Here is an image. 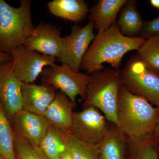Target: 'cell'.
Returning <instances> with one entry per match:
<instances>
[{
	"instance_id": "cell-6",
	"label": "cell",
	"mask_w": 159,
	"mask_h": 159,
	"mask_svg": "<svg viewBox=\"0 0 159 159\" xmlns=\"http://www.w3.org/2000/svg\"><path fill=\"white\" fill-rule=\"evenodd\" d=\"M40 76L42 83L51 85L56 91L59 90L74 104H76L77 96L84 100L89 82V75L87 74L76 72L63 63L46 67Z\"/></svg>"
},
{
	"instance_id": "cell-30",
	"label": "cell",
	"mask_w": 159,
	"mask_h": 159,
	"mask_svg": "<svg viewBox=\"0 0 159 159\" xmlns=\"http://www.w3.org/2000/svg\"><path fill=\"white\" fill-rule=\"evenodd\" d=\"M0 159H4V158L1 155V153H0Z\"/></svg>"
},
{
	"instance_id": "cell-29",
	"label": "cell",
	"mask_w": 159,
	"mask_h": 159,
	"mask_svg": "<svg viewBox=\"0 0 159 159\" xmlns=\"http://www.w3.org/2000/svg\"><path fill=\"white\" fill-rule=\"evenodd\" d=\"M149 3L153 8L159 11V0H150Z\"/></svg>"
},
{
	"instance_id": "cell-13",
	"label": "cell",
	"mask_w": 159,
	"mask_h": 159,
	"mask_svg": "<svg viewBox=\"0 0 159 159\" xmlns=\"http://www.w3.org/2000/svg\"><path fill=\"white\" fill-rule=\"evenodd\" d=\"M56 90L51 85L23 83L22 105L23 109L43 116L56 96Z\"/></svg>"
},
{
	"instance_id": "cell-22",
	"label": "cell",
	"mask_w": 159,
	"mask_h": 159,
	"mask_svg": "<svg viewBox=\"0 0 159 159\" xmlns=\"http://www.w3.org/2000/svg\"><path fill=\"white\" fill-rule=\"evenodd\" d=\"M136 56L148 68L159 74V35L146 39Z\"/></svg>"
},
{
	"instance_id": "cell-3",
	"label": "cell",
	"mask_w": 159,
	"mask_h": 159,
	"mask_svg": "<svg viewBox=\"0 0 159 159\" xmlns=\"http://www.w3.org/2000/svg\"><path fill=\"white\" fill-rule=\"evenodd\" d=\"M89 77L83 109L93 107L99 110L107 120L117 126L118 99L122 85L121 70L104 68Z\"/></svg>"
},
{
	"instance_id": "cell-11",
	"label": "cell",
	"mask_w": 159,
	"mask_h": 159,
	"mask_svg": "<svg viewBox=\"0 0 159 159\" xmlns=\"http://www.w3.org/2000/svg\"><path fill=\"white\" fill-rule=\"evenodd\" d=\"M22 84L13 74L12 61L0 63V100L11 118L22 109Z\"/></svg>"
},
{
	"instance_id": "cell-12",
	"label": "cell",
	"mask_w": 159,
	"mask_h": 159,
	"mask_svg": "<svg viewBox=\"0 0 159 159\" xmlns=\"http://www.w3.org/2000/svg\"><path fill=\"white\" fill-rule=\"evenodd\" d=\"M12 118L18 136L39 147L50 125L46 118L23 109Z\"/></svg>"
},
{
	"instance_id": "cell-24",
	"label": "cell",
	"mask_w": 159,
	"mask_h": 159,
	"mask_svg": "<svg viewBox=\"0 0 159 159\" xmlns=\"http://www.w3.org/2000/svg\"><path fill=\"white\" fill-rule=\"evenodd\" d=\"M16 137L15 145L19 159H48L39 147L21 137Z\"/></svg>"
},
{
	"instance_id": "cell-8",
	"label": "cell",
	"mask_w": 159,
	"mask_h": 159,
	"mask_svg": "<svg viewBox=\"0 0 159 159\" xmlns=\"http://www.w3.org/2000/svg\"><path fill=\"white\" fill-rule=\"evenodd\" d=\"M106 120L99 110L89 107L80 111L74 112L69 132L82 142L99 146L108 129Z\"/></svg>"
},
{
	"instance_id": "cell-18",
	"label": "cell",
	"mask_w": 159,
	"mask_h": 159,
	"mask_svg": "<svg viewBox=\"0 0 159 159\" xmlns=\"http://www.w3.org/2000/svg\"><path fill=\"white\" fill-rule=\"evenodd\" d=\"M137 2L135 0H126L116 21L120 32L127 37H140L145 22L137 9Z\"/></svg>"
},
{
	"instance_id": "cell-17",
	"label": "cell",
	"mask_w": 159,
	"mask_h": 159,
	"mask_svg": "<svg viewBox=\"0 0 159 159\" xmlns=\"http://www.w3.org/2000/svg\"><path fill=\"white\" fill-rule=\"evenodd\" d=\"M128 149V139L117 126L108 128L105 137L99 145L100 159H125Z\"/></svg>"
},
{
	"instance_id": "cell-31",
	"label": "cell",
	"mask_w": 159,
	"mask_h": 159,
	"mask_svg": "<svg viewBox=\"0 0 159 159\" xmlns=\"http://www.w3.org/2000/svg\"><path fill=\"white\" fill-rule=\"evenodd\" d=\"M4 159H7L4 158Z\"/></svg>"
},
{
	"instance_id": "cell-23",
	"label": "cell",
	"mask_w": 159,
	"mask_h": 159,
	"mask_svg": "<svg viewBox=\"0 0 159 159\" xmlns=\"http://www.w3.org/2000/svg\"><path fill=\"white\" fill-rule=\"evenodd\" d=\"M66 147L75 159H100L99 146L80 141L70 132H66Z\"/></svg>"
},
{
	"instance_id": "cell-19",
	"label": "cell",
	"mask_w": 159,
	"mask_h": 159,
	"mask_svg": "<svg viewBox=\"0 0 159 159\" xmlns=\"http://www.w3.org/2000/svg\"><path fill=\"white\" fill-rule=\"evenodd\" d=\"M66 132L49 125L39 146L48 159H59L66 149Z\"/></svg>"
},
{
	"instance_id": "cell-4",
	"label": "cell",
	"mask_w": 159,
	"mask_h": 159,
	"mask_svg": "<svg viewBox=\"0 0 159 159\" xmlns=\"http://www.w3.org/2000/svg\"><path fill=\"white\" fill-rule=\"evenodd\" d=\"M31 0H21L18 8L0 0V50L11 55L23 45L34 27L31 17Z\"/></svg>"
},
{
	"instance_id": "cell-14",
	"label": "cell",
	"mask_w": 159,
	"mask_h": 159,
	"mask_svg": "<svg viewBox=\"0 0 159 159\" xmlns=\"http://www.w3.org/2000/svg\"><path fill=\"white\" fill-rule=\"evenodd\" d=\"M76 104L68 97L60 91L43 116L49 125L65 131H70L73 122L74 110Z\"/></svg>"
},
{
	"instance_id": "cell-27",
	"label": "cell",
	"mask_w": 159,
	"mask_h": 159,
	"mask_svg": "<svg viewBox=\"0 0 159 159\" xmlns=\"http://www.w3.org/2000/svg\"><path fill=\"white\" fill-rule=\"evenodd\" d=\"M12 57L10 54L0 50V63L12 61Z\"/></svg>"
},
{
	"instance_id": "cell-20",
	"label": "cell",
	"mask_w": 159,
	"mask_h": 159,
	"mask_svg": "<svg viewBox=\"0 0 159 159\" xmlns=\"http://www.w3.org/2000/svg\"><path fill=\"white\" fill-rule=\"evenodd\" d=\"M129 159H159V146L152 134L139 139H128Z\"/></svg>"
},
{
	"instance_id": "cell-2",
	"label": "cell",
	"mask_w": 159,
	"mask_h": 159,
	"mask_svg": "<svg viewBox=\"0 0 159 159\" xmlns=\"http://www.w3.org/2000/svg\"><path fill=\"white\" fill-rule=\"evenodd\" d=\"M159 107L131 93L122 85L119 91L117 126L127 139H141L152 134Z\"/></svg>"
},
{
	"instance_id": "cell-28",
	"label": "cell",
	"mask_w": 159,
	"mask_h": 159,
	"mask_svg": "<svg viewBox=\"0 0 159 159\" xmlns=\"http://www.w3.org/2000/svg\"><path fill=\"white\" fill-rule=\"evenodd\" d=\"M59 159H75L67 149H66L62 153Z\"/></svg>"
},
{
	"instance_id": "cell-10",
	"label": "cell",
	"mask_w": 159,
	"mask_h": 159,
	"mask_svg": "<svg viewBox=\"0 0 159 159\" xmlns=\"http://www.w3.org/2000/svg\"><path fill=\"white\" fill-rule=\"evenodd\" d=\"M62 44L60 28L50 23L42 22L34 27L23 45L30 50L57 59Z\"/></svg>"
},
{
	"instance_id": "cell-5",
	"label": "cell",
	"mask_w": 159,
	"mask_h": 159,
	"mask_svg": "<svg viewBox=\"0 0 159 159\" xmlns=\"http://www.w3.org/2000/svg\"><path fill=\"white\" fill-rule=\"evenodd\" d=\"M122 85L131 93L159 107V74L148 68L136 55L121 70Z\"/></svg>"
},
{
	"instance_id": "cell-21",
	"label": "cell",
	"mask_w": 159,
	"mask_h": 159,
	"mask_svg": "<svg viewBox=\"0 0 159 159\" xmlns=\"http://www.w3.org/2000/svg\"><path fill=\"white\" fill-rule=\"evenodd\" d=\"M14 132L0 100V153L4 158L16 159Z\"/></svg>"
},
{
	"instance_id": "cell-26",
	"label": "cell",
	"mask_w": 159,
	"mask_h": 159,
	"mask_svg": "<svg viewBox=\"0 0 159 159\" xmlns=\"http://www.w3.org/2000/svg\"><path fill=\"white\" fill-rule=\"evenodd\" d=\"M152 135L159 146V111L154 128L152 132Z\"/></svg>"
},
{
	"instance_id": "cell-16",
	"label": "cell",
	"mask_w": 159,
	"mask_h": 159,
	"mask_svg": "<svg viewBox=\"0 0 159 159\" xmlns=\"http://www.w3.org/2000/svg\"><path fill=\"white\" fill-rule=\"evenodd\" d=\"M47 6L54 16L75 23L83 21L90 11L87 2L84 0H53Z\"/></svg>"
},
{
	"instance_id": "cell-25",
	"label": "cell",
	"mask_w": 159,
	"mask_h": 159,
	"mask_svg": "<svg viewBox=\"0 0 159 159\" xmlns=\"http://www.w3.org/2000/svg\"><path fill=\"white\" fill-rule=\"evenodd\" d=\"M159 35V16L148 21L144 22L140 37L147 39Z\"/></svg>"
},
{
	"instance_id": "cell-1",
	"label": "cell",
	"mask_w": 159,
	"mask_h": 159,
	"mask_svg": "<svg viewBox=\"0 0 159 159\" xmlns=\"http://www.w3.org/2000/svg\"><path fill=\"white\" fill-rule=\"evenodd\" d=\"M144 38H129L119 31L116 23L109 29L98 31L81 62L80 70L90 74L104 69L107 63L120 70L122 58L129 51L138 50L145 42Z\"/></svg>"
},
{
	"instance_id": "cell-9",
	"label": "cell",
	"mask_w": 159,
	"mask_h": 159,
	"mask_svg": "<svg viewBox=\"0 0 159 159\" xmlns=\"http://www.w3.org/2000/svg\"><path fill=\"white\" fill-rule=\"evenodd\" d=\"M12 71L22 83H34L45 67L54 66L56 58L19 46L11 54Z\"/></svg>"
},
{
	"instance_id": "cell-15",
	"label": "cell",
	"mask_w": 159,
	"mask_h": 159,
	"mask_svg": "<svg viewBox=\"0 0 159 159\" xmlns=\"http://www.w3.org/2000/svg\"><path fill=\"white\" fill-rule=\"evenodd\" d=\"M126 0H100L90 9L89 21L93 22L94 29L105 31L116 23V18Z\"/></svg>"
},
{
	"instance_id": "cell-7",
	"label": "cell",
	"mask_w": 159,
	"mask_h": 159,
	"mask_svg": "<svg viewBox=\"0 0 159 159\" xmlns=\"http://www.w3.org/2000/svg\"><path fill=\"white\" fill-rule=\"evenodd\" d=\"M94 29V23L91 21L84 26H72L70 34L62 37V48L58 61L79 72L83 58L96 36Z\"/></svg>"
}]
</instances>
